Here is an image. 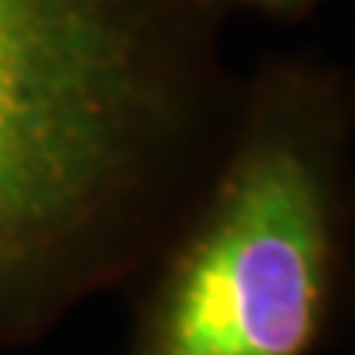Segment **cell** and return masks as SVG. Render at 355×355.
<instances>
[{"label":"cell","instance_id":"7a4b0ae2","mask_svg":"<svg viewBox=\"0 0 355 355\" xmlns=\"http://www.w3.org/2000/svg\"><path fill=\"white\" fill-rule=\"evenodd\" d=\"M343 89L266 71L148 263L125 355H317L347 263Z\"/></svg>","mask_w":355,"mask_h":355},{"label":"cell","instance_id":"3957f363","mask_svg":"<svg viewBox=\"0 0 355 355\" xmlns=\"http://www.w3.org/2000/svg\"><path fill=\"white\" fill-rule=\"evenodd\" d=\"M237 3L263 9V12H272V15H299L314 6L317 0H237Z\"/></svg>","mask_w":355,"mask_h":355},{"label":"cell","instance_id":"6da1fadb","mask_svg":"<svg viewBox=\"0 0 355 355\" xmlns=\"http://www.w3.org/2000/svg\"><path fill=\"white\" fill-rule=\"evenodd\" d=\"M234 113L210 0H0V347L146 272Z\"/></svg>","mask_w":355,"mask_h":355}]
</instances>
